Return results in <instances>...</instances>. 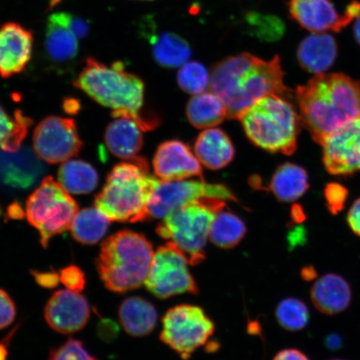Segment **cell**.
I'll list each match as a JSON object with an SVG mask.
<instances>
[{"instance_id": "27", "label": "cell", "mask_w": 360, "mask_h": 360, "mask_svg": "<svg viewBox=\"0 0 360 360\" xmlns=\"http://www.w3.org/2000/svg\"><path fill=\"white\" fill-rule=\"evenodd\" d=\"M58 182L70 193L84 195L96 190L98 177L92 165L83 160H69L58 170Z\"/></svg>"}, {"instance_id": "41", "label": "cell", "mask_w": 360, "mask_h": 360, "mask_svg": "<svg viewBox=\"0 0 360 360\" xmlns=\"http://www.w3.org/2000/svg\"><path fill=\"white\" fill-rule=\"evenodd\" d=\"M273 360H310L302 351L297 349H285L280 351Z\"/></svg>"}, {"instance_id": "29", "label": "cell", "mask_w": 360, "mask_h": 360, "mask_svg": "<svg viewBox=\"0 0 360 360\" xmlns=\"http://www.w3.org/2000/svg\"><path fill=\"white\" fill-rule=\"evenodd\" d=\"M246 232V225L238 215L222 210L211 224L209 238L220 249L231 250L240 244Z\"/></svg>"}, {"instance_id": "43", "label": "cell", "mask_w": 360, "mask_h": 360, "mask_svg": "<svg viewBox=\"0 0 360 360\" xmlns=\"http://www.w3.org/2000/svg\"><path fill=\"white\" fill-rule=\"evenodd\" d=\"M341 345V339L340 336L332 335L327 338L326 346L327 348L335 350L339 349Z\"/></svg>"}, {"instance_id": "24", "label": "cell", "mask_w": 360, "mask_h": 360, "mask_svg": "<svg viewBox=\"0 0 360 360\" xmlns=\"http://www.w3.org/2000/svg\"><path fill=\"white\" fill-rule=\"evenodd\" d=\"M186 115L193 127L210 129L227 118L228 109L217 94L205 91L191 98L187 105Z\"/></svg>"}, {"instance_id": "48", "label": "cell", "mask_w": 360, "mask_h": 360, "mask_svg": "<svg viewBox=\"0 0 360 360\" xmlns=\"http://www.w3.org/2000/svg\"><path fill=\"white\" fill-rule=\"evenodd\" d=\"M63 0H49V10H52V8L56 7L60 4Z\"/></svg>"}, {"instance_id": "1", "label": "cell", "mask_w": 360, "mask_h": 360, "mask_svg": "<svg viewBox=\"0 0 360 360\" xmlns=\"http://www.w3.org/2000/svg\"><path fill=\"white\" fill-rule=\"evenodd\" d=\"M281 58L264 60L249 53L228 57L216 64L210 75L211 91L228 109V118L238 119L243 112L269 94L286 96Z\"/></svg>"}, {"instance_id": "3", "label": "cell", "mask_w": 360, "mask_h": 360, "mask_svg": "<svg viewBox=\"0 0 360 360\" xmlns=\"http://www.w3.org/2000/svg\"><path fill=\"white\" fill-rule=\"evenodd\" d=\"M74 84L100 105L110 108L115 118L129 117L143 130L154 127L152 120L143 118L141 112L145 85L136 75L125 70L122 62L107 65L89 58Z\"/></svg>"}, {"instance_id": "34", "label": "cell", "mask_w": 360, "mask_h": 360, "mask_svg": "<svg viewBox=\"0 0 360 360\" xmlns=\"http://www.w3.org/2000/svg\"><path fill=\"white\" fill-rule=\"evenodd\" d=\"M48 360H98L90 354L80 340H68L65 344L52 349Z\"/></svg>"}, {"instance_id": "20", "label": "cell", "mask_w": 360, "mask_h": 360, "mask_svg": "<svg viewBox=\"0 0 360 360\" xmlns=\"http://www.w3.org/2000/svg\"><path fill=\"white\" fill-rule=\"evenodd\" d=\"M143 131L145 130L136 120L126 116L115 117L106 129L108 150L120 159H135L143 146Z\"/></svg>"}, {"instance_id": "44", "label": "cell", "mask_w": 360, "mask_h": 360, "mask_svg": "<svg viewBox=\"0 0 360 360\" xmlns=\"http://www.w3.org/2000/svg\"><path fill=\"white\" fill-rule=\"evenodd\" d=\"M304 281H313L317 278V271L313 266L305 267L301 273Z\"/></svg>"}, {"instance_id": "6", "label": "cell", "mask_w": 360, "mask_h": 360, "mask_svg": "<svg viewBox=\"0 0 360 360\" xmlns=\"http://www.w3.org/2000/svg\"><path fill=\"white\" fill-rule=\"evenodd\" d=\"M245 132L256 146L270 153L294 154L301 120L291 103L278 94H269L238 117Z\"/></svg>"}, {"instance_id": "42", "label": "cell", "mask_w": 360, "mask_h": 360, "mask_svg": "<svg viewBox=\"0 0 360 360\" xmlns=\"http://www.w3.org/2000/svg\"><path fill=\"white\" fill-rule=\"evenodd\" d=\"M17 327L13 330L10 334L0 343V360H7L8 359V345L7 343L10 342L13 334H15Z\"/></svg>"}, {"instance_id": "2", "label": "cell", "mask_w": 360, "mask_h": 360, "mask_svg": "<svg viewBox=\"0 0 360 360\" xmlns=\"http://www.w3.org/2000/svg\"><path fill=\"white\" fill-rule=\"evenodd\" d=\"M301 123L321 145L349 121L360 118V82L344 74L316 75L295 92Z\"/></svg>"}, {"instance_id": "13", "label": "cell", "mask_w": 360, "mask_h": 360, "mask_svg": "<svg viewBox=\"0 0 360 360\" xmlns=\"http://www.w3.org/2000/svg\"><path fill=\"white\" fill-rule=\"evenodd\" d=\"M323 162L328 174L338 176L360 171V118L340 126L323 139Z\"/></svg>"}, {"instance_id": "8", "label": "cell", "mask_w": 360, "mask_h": 360, "mask_svg": "<svg viewBox=\"0 0 360 360\" xmlns=\"http://www.w3.org/2000/svg\"><path fill=\"white\" fill-rule=\"evenodd\" d=\"M78 212L70 193L51 177L44 179L26 202L27 219L39 231L44 248L53 237L70 231Z\"/></svg>"}, {"instance_id": "49", "label": "cell", "mask_w": 360, "mask_h": 360, "mask_svg": "<svg viewBox=\"0 0 360 360\" xmlns=\"http://www.w3.org/2000/svg\"><path fill=\"white\" fill-rule=\"evenodd\" d=\"M330 360H345V359H330Z\"/></svg>"}, {"instance_id": "17", "label": "cell", "mask_w": 360, "mask_h": 360, "mask_svg": "<svg viewBox=\"0 0 360 360\" xmlns=\"http://www.w3.org/2000/svg\"><path fill=\"white\" fill-rule=\"evenodd\" d=\"M155 174L164 181L202 176L200 162L186 143L169 141L161 143L153 160Z\"/></svg>"}, {"instance_id": "50", "label": "cell", "mask_w": 360, "mask_h": 360, "mask_svg": "<svg viewBox=\"0 0 360 360\" xmlns=\"http://www.w3.org/2000/svg\"><path fill=\"white\" fill-rule=\"evenodd\" d=\"M0 215H1V210H0Z\"/></svg>"}, {"instance_id": "39", "label": "cell", "mask_w": 360, "mask_h": 360, "mask_svg": "<svg viewBox=\"0 0 360 360\" xmlns=\"http://www.w3.org/2000/svg\"><path fill=\"white\" fill-rule=\"evenodd\" d=\"M67 21L72 32L77 36L79 39L84 38L89 34V25L84 20L67 13Z\"/></svg>"}, {"instance_id": "28", "label": "cell", "mask_w": 360, "mask_h": 360, "mask_svg": "<svg viewBox=\"0 0 360 360\" xmlns=\"http://www.w3.org/2000/svg\"><path fill=\"white\" fill-rule=\"evenodd\" d=\"M110 221L96 207L81 210L72 223V236L80 244L96 245L105 236Z\"/></svg>"}, {"instance_id": "12", "label": "cell", "mask_w": 360, "mask_h": 360, "mask_svg": "<svg viewBox=\"0 0 360 360\" xmlns=\"http://www.w3.org/2000/svg\"><path fill=\"white\" fill-rule=\"evenodd\" d=\"M33 146L39 159L57 164L77 155L83 143L73 120L49 116L36 127Z\"/></svg>"}, {"instance_id": "14", "label": "cell", "mask_w": 360, "mask_h": 360, "mask_svg": "<svg viewBox=\"0 0 360 360\" xmlns=\"http://www.w3.org/2000/svg\"><path fill=\"white\" fill-rule=\"evenodd\" d=\"M291 17L314 33L339 31L360 15V3L354 1L340 15L330 0H288Z\"/></svg>"}, {"instance_id": "5", "label": "cell", "mask_w": 360, "mask_h": 360, "mask_svg": "<svg viewBox=\"0 0 360 360\" xmlns=\"http://www.w3.org/2000/svg\"><path fill=\"white\" fill-rule=\"evenodd\" d=\"M154 255L145 236L125 229L102 243L96 267L108 290L124 294L145 285Z\"/></svg>"}, {"instance_id": "38", "label": "cell", "mask_w": 360, "mask_h": 360, "mask_svg": "<svg viewBox=\"0 0 360 360\" xmlns=\"http://www.w3.org/2000/svg\"><path fill=\"white\" fill-rule=\"evenodd\" d=\"M32 276L40 287L53 289L60 282V276L56 272H39L34 270Z\"/></svg>"}, {"instance_id": "16", "label": "cell", "mask_w": 360, "mask_h": 360, "mask_svg": "<svg viewBox=\"0 0 360 360\" xmlns=\"http://www.w3.org/2000/svg\"><path fill=\"white\" fill-rule=\"evenodd\" d=\"M32 31L15 22L0 26V76L10 78L24 72L32 57Z\"/></svg>"}, {"instance_id": "22", "label": "cell", "mask_w": 360, "mask_h": 360, "mask_svg": "<svg viewBox=\"0 0 360 360\" xmlns=\"http://www.w3.org/2000/svg\"><path fill=\"white\" fill-rule=\"evenodd\" d=\"M195 153L198 160L206 168L217 170L231 163L235 157V148L223 130L210 128L198 136Z\"/></svg>"}, {"instance_id": "47", "label": "cell", "mask_w": 360, "mask_h": 360, "mask_svg": "<svg viewBox=\"0 0 360 360\" xmlns=\"http://www.w3.org/2000/svg\"><path fill=\"white\" fill-rule=\"evenodd\" d=\"M292 219L296 220V221H301V220H303L304 219V214L301 211L300 208L295 209L294 211H292Z\"/></svg>"}, {"instance_id": "15", "label": "cell", "mask_w": 360, "mask_h": 360, "mask_svg": "<svg viewBox=\"0 0 360 360\" xmlns=\"http://www.w3.org/2000/svg\"><path fill=\"white\" fill-rule=\"evenodd\" d=\"M89 317L87 299L79 292L69 290L56 292L44 308V318L49 326L63 335L82 330Z\"/></svg>"}, {"instance_id": "26", "label": "cell", "mask_w": 360, "mask_h": 360, "mask_svg": "<svg viewBox=\"0 0 360 360\" xmlns=\"http://www.w3.org/2000/svg\"><path fill=\"white\" fill-rule=\"evenodd\" d=\"M153 56L161 67H181L192 56L191 45L176 34L165 32L150 39Z\"/></svg>"}, {"instance_id": "35", "label": "cell", "mask_w": 360, "mask_h": 360, "mask_svg": "<svg viewBox=\"0 0 360 360\" xmlns=\"http://www.w3.org/2000/svg\"><path fill=\"white\" fill-rule=\"evenodd\" d=\"M348 190L342 184L337 183L328 184L325 188V198L327 209L332 214H338L345 208L348 199Z\"/></svg>"}, {"instance_id": "25", "label": "cell", "mask_w": 360, "mask_h": 360, "mask_svg": "<svg viewBox=\"0 0 360 360\" xmlns=\"http://www.w3.org/2000/svg\"><path fill=\"white\" fill-rule=\"evenodd\" d=\"M269 188L281 202L295 201L308 191V174L299 165L286 163L274 172Z\"/></svg>"}, {"instance_id": "18", "label": "cell", "mask_w": 360, "mask_h": 360, "mask_svg": "<svg viewBox=\"0 0 360 360\" xmlns=\"http://www.w3.org/2000/svg\"><path fill=\"white\" fill-rule=\"evenodd\" d=\"M310 299L318 311L334 316L347 310L352 303L353 292L349 283L336 273L319 277L310 290Z\"/></svg>"}, {"instance_id": "31", "label": "cell", "mask_w": 360, "mask_h": 360, "mask_svg": "<svg viewBox=\"0 0 360 360\" xmlns=\"http://www.w3.org/2000/svg\"><path fill=\"white\" fill-rule=\"evenodd\" d=\"M2 167L4 181L15 188H28L39 174V166L30 155L7 156Z\"/></svg>"}, {"instance_id": "19", "label": "cell", "mask_w": 360, "mask_h": 360, "mask_svg": "<svg viewBox=\"0 0 360 360\" xmlns=\"http://www.w3.org/2000/svg\"><path fill=\"white\" fill-rule=\"evenodd\" d=\"M44 47L49 58L58 64L74 60L78 56L79 39L68 25L67 13H56L49 17Z\"/></svg>"}, {"instance_id": "23", "label": "cell", "mask_w": 360, "mask_h": 360, "mask_svg": "<svg viewBox=\"0 0 360 360\" xmlns=\"http://www.w3.org/2000/svg\"><path fill=\"white\" fill-rule=\"evenodd\" d=\"M121 326L134 337L150 335L158 322L155 306L142 297L132 296L124 300L119 309Z\"/></svg>"}, {"instance_id": "30", "label": "cell", "mask_w": 360, "mask_h": 360, "mask_svg": "<svg viewBox=\"0 0 360 360\" xmlns=\"http://www.w3.org/2000/svg\"><path fill=\"white\" fill-rule=\"evenodd\" d=\"M30 124L31 120L20 111L11 115L0 106V148L8 153L19 150Z\"/></svg>"}, {"instance_id": "9", "label": "cell", "mask_w": 360, "mask_h": 360, "mask_svg": "<svg viewBox=\"0 0 360 360\" xmlns=\"http://www.w3.org/2000/svg\"><path fill=\"white\" fill-rule=\"evenodd\" d=\"M212 319L200 306L182 304L168 310L162 319L160 340L187 360L214 334Z\"/></svg>"}, {"instance_id": "37", "label": "cell", "mask_w": 360, "mask_h": 360, "mask_svg": "<svg viewBox=\"0 0 360 360\" xmlns=\"http://www.w3.org/2000/svg\"><path fill=\"white\" fill-rule=\"evenodd\" d=\"M15 316V302L7 292L0 289V330L10 326Z\"/></svg>"}, {"instance_id": "11", "label": "cell", "mask_w": 360, "mask_h": 360, "mask_svg": "<svg viewBox=\"0 0 360 360\" xmlns=\"http://www.w3.org/2000/svg\"><path fill=\"white\" fill-rule=\"evenodd\" d=\"M202 198H218L238 202L236 197L223 184H207L202 180H174L158 182L148 202L150 219H163L173 210Z\"/></svg>"}, {"instance_id": "10", "label": "cell", "mask_w": 360, "mask_h": 360, "mask_svg": "<svg viewBox=\"0 0 360 360\" xmlns=\"http://www.w3.org/2000/svg\"><path fill=\"white\" fill-rule=\"evenodd\" d=\"M188 260L173 242L168 241L155 252L145 285L158 299L199 294L195 278L188 269Z\"/></svg>"}, {"instance_id": "45", "label": "cell", "mask_w": 360, "mask_h": 360, "mask_svg": "<svg viewBox=\"0 0 360 360\" xmlns=\"http://www.w3.org/2000/svg\"><path fill=\"white\" fill-rule=\"evenodd\" d=\"M8 215H10L12 219H20L22 217V212L20 207L13 206L11 208Z\"/></svg>"}, {"instance_id": "40", "label": "cell", "mask_w": 360, "mask_h": 360, "mask_svg": "<svg viewBox=\"0 0 360 360\" xmlns=\"http://www.w3.org/2000/svg\"><path fill=\"white\" fill-rule=\"evenodd\" d=\"M347 223L354 235L360 238V198L350 207Z\"/></svg>"}, {"instance_id": "21", "label": "cell", "mask_w": 360, "mask_h": 360, "mask_svg": "<svg viewBox=\"0 0 360 360\" xmlns=\"http://www.w3.org/2000/svg\"><path fill=\"white\" fill-rule=\"evenodd\" d=\"M338 53L335 39L326 33H314L300 43L297 58L309 73L321 75L334 64Z\"/></svg>"}, {"instance_id": "36", "label": "cell", "mask_w": 360, "mask_h": 360, "mask_svg": "<svg viewBox=\"0 0 360 360\" xmlns=\"http://www.w3.org/2000/svg\"><path fill=\"white\" fill-rule=\"evenodd\" d=\"M60 282L68 290L80 292L84 289L86 278L83 270L76 265L71 264L60 270Z\"/></svg>"}, {"instance_id": "4", "label": "cell", "mask_w": 360, "mask_h": 360, "mask_svg": "<svg viewBox=\"0 0 360 360\" xmlns=\"http://www.w3.org/2000/svg\"><path fill=\"white\" fill-rule=\"evenodd\" d=\"M115 166L96 197V208L110 221L137 223L150 219L148 205L158 178L148 173L141 157Z\"/></svg>"}, {"instance_id": "33", "label": "cell", "mask_w": 360, "mask_h": 360, "mask_svg": "<svg viewBox=\"0 0 360 360\" xmlns=\"http://www.w3.org/2000/svg\"><path fill=\"white\" fill-rule=\"evenodd\" d=\"M177 81L180 89L193 96L205 92L210 85V75L205 65L197 61L180 67Z\"/></svg>"}, {"instance_id": "46", "label": "cell", "mask_w": 360, "mask_h": 360, "mask_svg": "<svg viewBox=\"0 0 360 360\" xmlns=\"http://www.w3.org/2000/svg\"><path fill=\"white\" fill-rule=\"evenodd\" d=\"M354 32L355 39H356L357 42L360 44V15L357 18L356 22H355Z\"/></svg>"}, {"instance_id": "32", "label": "cell", "mask_w": 360, "mask_h": 360, "mask_svg": "<svg viewBox=\"0 0 360 360\" xmlns=\"http://www.w3.org/2000/svg\"><path fill=\"white\" fill-rule=\"evenodd\" d=\"M276 317L278 325L285 330L297 332L309 325L310 313L304 301L297 298H286L278 304Z\"/></svg>"}, {"instance_id": "7", "label": "cell", "mask_w": 360, "mask_h": 360, "mask_svg": "<svg viewBox=\"0 0 360 360\" xmlns=\"http://www.w3.org/2000/svg\"><path fill=\"white\" fill-rule=\"evenodd\" d=\"M225 200L202 198L170 212L158 224L161 238L173 242L193 266L206 258L205 246L216 214L224 210Z\"/></svg>"}]
</instances>
